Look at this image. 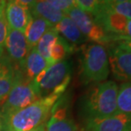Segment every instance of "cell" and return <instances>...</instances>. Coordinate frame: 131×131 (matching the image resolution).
<instances>
[{"label": "cell", "instance_id": "cell-2", "mask_svg": "<svg viewBox=\"0 0 131 131\" xmlns=\"http://www.w3.org/2000/svg\"><path fill=\"white\" fill-rule=\"evenodd\" d=\"M59 96L51 94L41 97L23 109L1 117L0 131H28L45 124Z\"/></svg>", "mask_w": 131, "mask_h": 131}, {"label": "cell", "instance_id": "cell-24", "mask_svg": "<svg viewBox=\"0 0 131 131\" xmlns=\"http://www.w3.org/2000/svg\"><path fill=\"white\" fill-rule=\"evenodd\" d=\"M9 25L5 19L4 15L0 16V49H4L6 42V39L9 33Z\"/></svg>", "mask_w": 131, "mask_h": 131}, {"label": "cell", "instance_id": "cell-16", "mask_svg": "<svg viewBox=\"0 0 131 131\" xmlns=\"http://www.w3.org/2000/svg\"><path fill=\"white\" fill-rule=\"evenodd\" d=\"M48 66H50L47 61L38 53L36 48L30 50L28 55L25 60L24 65L21 71L25 78L30 81H33L38 74L44 71Z\"/></svg>", "mask_w": 131, "mask_h": 131}, {"label": "cell", "instance_id": "cell-27", "mask_svg": "<svg viewBox=\"0 0 131 131\" xmlns=\"http://www.w3.org/2000/svg\"><path fill=\"white\" fill-rule=\"evenodd\" d=\"M7 0H0V15H4Z\"/></svg>", "mask_w": 131, "mask_h": 131}, {"label": "cell", "instance_id": "cell-29", "mask_svg": "<svg viewBox=\"0 0 131 131\" xmlns=\"http://www.w3.org/2000/svg\"><path fill=\"white\" fill-rule=\"evenodd\" d=\"M28 131H45V124H41L40 126L35 128V129H33L28 130Z\"/></svg>", "mask_w": 131, "mask_h": 131}, {"label": "cell", "instance_id": "cell-25", "mask_svg": "<svg viewBox=\"0 0 131 131\" xmlns=\"http://www.w3.org/2000/svg\"><path fill=\"white\" fill-rule=\"evenodd\" d=\"M113 40L115 41H129L131 40V19H128L126 27H125L124 34L121 36H116L113 37Z\"/></svg>", "mask_w": 131, "mask_h": 131}, {"label": "cell", "instance_id": "cell-14", "mask_svg": "<svg viewBox=\"0 0 131 131\" xmlns=\"http://www.w3.org/2000/svg\"><path fill=\"white\" fill-rule=\"evenodd\" d=\"M29 9L32 16L45 19L52 26H56L65 15L64 13L56 9L46 0H37Z\"/></svg>", "mask_w": 131, "mask_h": 131}, {"label": "cell", "instance_id": "cell-10", "mask_svg": "<svg viewBox=\"0 0 131 131\" xmlns=\"http://www.w3.org/2000/svg\"><path fill=\"white\" fill-rule=\"evenodd\" d=\"M92 17L95 22L112 38L124 34L128 22L127 18L113 12L102 3Z\"/></svg>", "mask_w": 131, "mask_h": 131}, {"label": "cell", "instance_id": "cell-7", "mask_svg": "<svg viewBox=\"0 0 131 131\" xmlns=\"http://www.w3.org/2000/svg\"><path fill=\"white\" fill-rule=\"evenodd\" d=\"M108 60L114 79L121 82H131V50L119 42L110 47Z\"/></svg>", "mask_w": 131, "mask_h": 131}, {"label": "cell", "instance_id": "cell-9", "mask_svg": "<svg viewBox=\"0 0 131 131\" xmlns=\"http://www.w3.org/2000/svg\"><path fill=\"white\" fill-rule=\"evenodd\" d=\"M83 131H131V116L118 113L101 118L84 120Z\"/></svg>", "mask_w": 131, "mask_h": 131}, {"label": "cell", "instance_id": "cell-4", "mask_svg": "<svg viewBox=\"0 0 131 131\" xmlns=\"http://www.w3.org/2000/svg\"><path fill=\"white\" fill-rule=\"evenodd\" d=\"M71 73V63L65 59L47 67L32 81L39 97L51 94L62 96L69 84Z\"/></svg>", "mask_w": 131, "mask_h": 131}, {"label": "cell", "instance_id": "cell-30", "mask_svg": "<svg viewBox=\"0 0 131 131\" xmlns=\"http://www.w3.org/2000/svg\"><path fill=\"white\" fill-rule=\"evenodd\" d=\"M120 43H122L123 45H124L125 47H127L128 48H129L131 50V40H129V41H120Z\"/></svg>", "mask_w": 131, "mask_h": 131}, {"label": "cell", "instance_id": "cell-19", "mask_svg": "<svg viewBox=\"0 0 131 131\" xmlns=\"http://www.w3.org/2000/svg\"><path fill=\"white\" fill-rule=\"evenodd\" d=\"M117 107L118 113L131 116V82H125L118 88Z\"/></svg>", "mask_w": 131, "mask_h": 131}, {"label": "cell", "instance_id": "cell-28", "mask_svg": "<svg viewBox=\"0 0 131 131\" xmlns=\"http://www.w3.org/2000/svg\"><path fill=\"white\" fill-rule=\"evenodd\" d=\"M125 1H130V0H102V2L110 3V4H115V3H122Z\"/></svg>", "mask_w": 131, "mask_h": 131}, {"label": "cell", "instance_id": "cell-31", "mask_svg": "<svg viewBox=\"0 0 131 131\" xmlns=\"http://www.w3.org/2000/svg\"><path fill=\"white\" fill-rule=\"evenodd\" d=\"M4 54V49H0V57Z\"/></svg>", "mask_w": 131, "mask_h": 131}, {"label": "cell", "instance_id": "cell-32", "mask_svg": "<svg viewBox=\"0 0 131 131\" xmlns=\"http://www.w3.org/2000/svg\"><path fill=\"white\" fill-rule=\"evenodd\" d=\"M0 124H1V113H0Z\"/></svg>", "mask_w": 131, "mask_h": 131}, {"label": "cell", "instance_id": "cell-21", "mask_svg": "<svg viewBox=\"0 0 131 131\" xmlns=\"http://www.w3.org/2000/svg\"><path fill=\"white\" fill-rule=\"evenodd\" d=\"M102 3L113 12L124 16L128 19H131V0L122 3H115V4H110V3L104 2Z\"/></svg>", "mask_w": 131, "mask_h": 131}, {"label": "cell", "instance_id": "cell-15", "mask_svg": "<svg viewBox=\"0 0 131 131\" xmlns=\"http://www.w3.org/2000/svg\"><path fill=\"white\" fill-rule=\"evenodd\" d=\"M54 27L58 34L60 33L62 37L72 46L75 47L76 45H81L87 41V39L85 37V36L79 30L74 22L68 15H65L61 21L58 22Z\"/></svg>", "mask_w": 131, "mask_h": 131}, {"label": "cell", "instance_id": "cell-6", "mask_svg": "<svg viewBox=\"0 0 131 131\" xmlns=\"http://www.w3.org/2000/svg\"><path fill=\"white\" fill-rule=\"evenodd\" d=\"M74 22L79 30L87 39L95 43H107L113 40L111 36L107 35L102 27L95 22L90 14L85 12L80 8L74 7L66 14Z\"/></svg>", "mask_w": 131, "mask_h": 131}, {"label": "cell", "instance_id": "cell-20", "mask_svg": "<svg viewBox=\"0 0 131 131\" xmlns=\"http://www.w3.org/2000/svg\"><path fill=\"white\" fill-rule=\"evenodd\" d=\"M74 47L69 44L65 39L58 36L53 47L51 50V61L52 63L60 62L64 60V58L73 52Z\"/></svg>", "mask_w": 131, "mask_h": 131}, {"label": "cell", "instance_id": "cell-8", "mask_svg": "<svg viewBox=\"0 0 131 131\" xmlns=\"http://www.w3.org/2000/svg\"><path fill=\"white\" fill-rule=\"evenodd\" d=\"M45 131H83L69 116L65 96L60 97L52 107L51 115L45 124Z\"/></svg>", "mask_w": 131, "mask_h": 131}, {"label": "cell", "instance_id": "cell-11", "mask_svg": "<svg viewBox=\"0 0 131 131\" xmlns=\"http://www.w3.org/2000/svg\"><path fill=\"white\" fill-rule=\"evenodd\" d=\"M7 56L20 69L24 65L25 60L28 55L30 48L23 32L17 30L9 29L5 42Z\"/></svg>", "mask_w": 131, "mask_h": 131}, {"label": "cell", "instance_id": "cell-3", "mask_svg": "<svg viewBox=\"0 0 131 131\" xmlns=\"http://www.w3.org/2000/svg\"><path fill=\"white\" fill-rule=\"evenodd\" d=\"M80 79L84 84L101 83L109 75V60L106 47L98 43H85L80 47Z\"/></svg>", "mask_w": 131, "mask_h": 131}, {"label": "cell", "instance_id": "cell-18", "mask_svg": "<svg viewBox=\"0 0 131 131\" xmlns=\"http://www.w3.org/2000/svg\"><path fill=\"white\" fill-rule=\"evenodd\" d=\"M59 36L55 27H52L39 40L36 46V50L44 59L47 61L49 65L52 64L51 61V50L53 47L58 37Z\"/></svg>", "mask_w": 131, "mask_h": 131}, {"label": "cell", "instance_id": "cell-17", "mask_svg": "<svg viewBox=\"0 0 131 131\" xmlns=\"http://www.w3.org/2000/svg\"><path fill=\"white\" fill-rule=\"evenodd\" d=\"M52 27L53 26L45 19L31 15V19L24 32L30 48L36 47L41 37Z\"/></svg>", "mask_w": 131, "mask_h": 131}, {"label": "cell", "instance_id": "cell-22", "mask_svg": "<svg viewBox=\"0 0 131 131\" xmlns=\"http://www.w3.org/2000/svg\"><path fill=\"white\" fill-rule=\"evenodd\" d=\"M78 8L92 16L99 9L102 0H75Z\"/></svg>", "mask_w": 131, "mask_h": 131}, {"label": "cell", "instance_id": "cell-23", "mask_svg": "<svg viewBox=\"0 0 131 131\" xmlns=\"http://www.w3.org/2000/svg\"><path fill=\"white\" fill-rule=\"evenodd\" d=\"M56 9L66 14L74 7H78L75 0H46Z\"/></svg>", "mask_w": 131, "mask_h": 131}, {"label": "cell", "instance_id": "cell-1", "mask_svg": "<svg viewBox=\"0 0 131 131\" xmlns=\"http://www.w3.org/2000/svg\"><path fill=\"white\" fill-rule=\"evenodd\" d=\"M118 86L113 80L95 84L89 89L80 102L82 118H101L117 113Z\"/></svg>", "mask_w": 131, "mask_h": 131}, {"label": "cell", "instance_id": "cell-12", "mask_svg": "<svg viewBox=\"0 0 131 131\" xmlns=\"http://www.w3.org/2000/svg\"><path fill=\"white\" fill-rule=\"evenodd\" d=\"M4 15L9 29L17 30L23 33L31 19L29 8L14 0H7Z\"/></svg>", "mask_w": 131, "mask_h": 131}, {"label": "cell", "instance_id": "cell-33", "mask_svg": "<svg viewBox=\"0 0 131 131\" xmlns=\"http://www.w3.org/2000/svg\"><path fill=\"white\" fill-rule=\"evenodd\" d=\"M0 16H1V15H0Z\"/></svg>", "mask_w": 131, "mask_h": 131}, {"label": "cell", "instance_id": "cell-5", "mask_svg": "<svg viewBox=\"0 0 131 131\" xmlns=\"http://www.w3.org/2000/svg\"><path fill=\"white\" fill-rule=\"evenodd\" d=\"M40 99L32 81L25 78L22 71L19 74L15 85L6 99L2 103L1 117H6L18 110L28 107Z\"/></svg>", "mask_w": 131, "mask_h": 131}, {"label": "cell", "instance_id": "cell-26", "mask_svg": "<svg viewBox=\"0 0 131 131\" xmlns=\"http://www.w3.org/2000/svg\"><path fill=\"white\" fill-rule=\"evenodd\" d=\"M14 1L19 3V4H20L22 5H24V6H26V7H30L31 5L34 4V3L37 1V0H14Z\"/></svg>", "mask_w": 131, "mask_h": 131}, {"label": "cell", "instance_id": "cell-13", "mask_svg": "<svg viewBox=\"0 0 131 131\" xmlns=\"http://www.w3.org/2000/svg\"><path fill=\"white\" fill-rule=\"evenodd\" d=\"M20 71L7 55L0 57V104L6 99Z\"/></svg>", "mask_w": 131, "mask_h": 131}]
</instances>
